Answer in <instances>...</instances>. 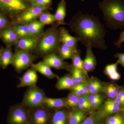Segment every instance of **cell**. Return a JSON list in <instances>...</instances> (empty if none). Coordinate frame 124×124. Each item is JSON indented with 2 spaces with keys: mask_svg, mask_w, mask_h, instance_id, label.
<instances>
[{
  "mask_svg": "<svg viewBox=\"0 0 124 124\" xmlns=\"http://www.w3.org/2000/svg\"><path fill=\"white\" fill-rule=\"evenodd\" d=\"M69 25L79 41L86 47L90 46L101 50L107 48L104 39L107 31L98 18L79 11L72 17Z\"/></svg>",
  "mask_w": 124,
  "mask_h": 124,
  "instance_id": "6da1fadb",
  "label": "cell"
},
{
  "mask_svg": "<svg viewBox=\"0 0 124 124\" xmlns=\"http://www.w3.org/2000/svg\"><path fill=\"white\" fill-rule=\"evenodd\" d=\"M99 7L108 28L115 30L124 28V0H103Z\"/></svg>",
  "mask_w": 124,
  "mask_h": 124,
  "instance_id": "7a4b0ae2",
  "label": "cell"
},
{
  "mask_svg": "<svg viewBox=\"0 0 124 124\" xmlns=\"http://www.w3.org/2000/svg\"><path fill=\"white\" fill-rule=\"evenodd\" d=\"M59 26L56 23L39 37L35 49L38 53L46 55L57 51L61 44Z\"/></svg>",
  "mask_w": 124,
  "mask_h": 124,
  "instance_id": "3957f363",
  "label": "cell"
},
{
  "mask_svg": "<svg viewBox=\"0 0 124 124\" xmlns=\"http://www.w3.org/2000/svg\"><path fill=\"white\" fill-rule=\"evenodd\" d=\"M46 97L43 90L38 86L29 87L24 94L23 106L31 108L41 106Z\"/></svg>",
  "mask_w": 124,
  "mask_h": 124,
  "instance_id": "277c9868",
  "label": "cell"
},
{
  "mask_svg": "<svg viewBox=\"0 0 124 124\" xmlns=\"http://www.w3.org/2000/svg\"><path fill=\"white\" fill-rule=\"evenodd\" d=\"M27 0H0V10L12 17H18L30 7Z\"/></svg>",
  "mask_w": 124,
  "mask_h": 124,
  "instance_id": "5b68a950",
  "label": "cell"
},
{
  "mask_svg": "<svg viewBox=\"0 0 124 124\" xmlns=\"http://www.w3.org/2000/svg\"><path fill=\"white\" fill-rule=\"evenodd\" d=\"M35 59V56L31 53L17 49L14 54L11 64L16 70L19 72L31 66Z\"/></svg>",
  "mask_w": 124,
  "mask_h": 124,
  "instance_id": "8992f818",
  "label": "cell"
},
{
  "mask_svg": "<svg viewBox=\"0 0 124 124\" xmlns=\"http://www.w3.org/2000/svg\"><path fill=\"white\" fill-rule=\"evenodd\" d=\"M8 122L9 124H31L29 112L23 106H14L9 111Z\"/></svg>",
  "mask_w": 124,
  "mask_h": 124,
  "instance_id": "52a82bcc",
  "label": "cell"
},
{
  "mask_svg": "<svg viewBox=\"0 0 124 124\" xmlns=\"http://www.w3.org/2000/svg\"><path fill=\"white\" fill-rule=\"evenodd\" d=\"M49 8L50 6H30L17 17L16 23L28 24Z\"/></svg>",
  "mask_w": 124,
  "mask_h": 124,
  "instance_id": "ba28073f",
  "label": "cell"
},
{
  "mask_svg": "<svg viewBox=\"0 0 124 124\" xmlns=\"http://www.w3.org/2000/svg\"><path fill=\"white\" fill-rule=\"evenodd\" d=\"M29 112L31 124H48L49 121V114L46 108L42 106L33 108Z\"/></svg>",
  "mask_w": 124,
  "mask_h": 124,
  "instance_id": "9c48e42d",
  "label": "cell"
},
{
  "mask_svg": "<svg viewBox=\"0 0 124 124\" xmlns=\"http://www.w3.org/2000/svg\"><path fill=\"white\" fill-rule=\"evenodd\" d=\"M98 111L104 118L122 111L119 104L115 99L108 98Z\"/></svg>",
  "mask_w": 124,
  "mask_h": 124,
  "instance_id": "30bf717a",
  "label": "cell"
},
{
  "mask_svg": "<svg viewBox=\"0 0 124 124\" xmlns=\"http://www.w3.org/2000/svg\"><path fill=\"white\" fill-rule=\"evenodd\" d=\"M42 62L50 68L56 69H66L69 70L71 65L63 61L55 53L45 55Z\"/></svg>",
  "mask_w": 124,
  "mask_h": 124,
  "instance_id": "8fae6325",
  "label": "cell"
},
{
  "mask_svg": "<svg viewBox=\"0 0 124 124\" xmlns=\"http://www.w3.org/2000/svg\"><path fill=\"white\" fill-rule=\"evenodd\" d=\"M19 80L20 82L18 85V88L35 86L38 81V76L36 71L31 68L24 73L22 77L19 78Z\"/></svg>",
  "mask_w": 124,
  "mask_h": 124,
  "instance_id": "7c38bea8",
  "label": "cell"
},
{
  "mask_svg": "<svg viewBox=\"0 0 124 124\" xmlns=\"http://www.w3.org/2000/svg\"><path fill=\"white\" fill-rule=\"evenodd\" d=\"M0 38L7 46L10 47L16 45L19 39L13 26L7 27L0 31Z\"/></svg>",
  "mask_w": 124,
  "mask_h": 124,
  "instance_id": "4fadbf2b",
  "label": "cell"
},
{
  "mask_svg": "<svg viewBox=\"0 0 124 124\" xmlns=\"http://www.w3.org/2000/svg\"><path fill=\"white\" fill-rule=\"evenodd\" d=\"M59 31L61 43L69 46L75 51L77 50L78 42L79 41L78 38L71 36L68 30L64 28H60Z\"/></svg>",
  "mask_w": 124,
  "mask_h": 124,
  "instance_id": "5bb4252c",
  "label": "cell"
},
{
  "mask_svg": "<svg viewBox=\"0 0 124 124\" xmlns=\"http://www.w3.org/2000/svg\"><path fill=\"white\" fill-rule=\"evenodd\" d=\"M39 37L30 36L19 39L16 45L17 49L31 53L35 49Z\"/></svg>",
  "mask_w": 124,
  "mask_h": 124,
  "instance_id": "9a60e30c",
  "label": "cell"
},
{
  "mask_svg": "<svg viewBox=\"0 0 124 124\" xmlns=\"http://www.w3.org/2000/svg\"><path fill=\"white\" fill-rule=\"evenodd\" d=\"M86 48V55L84 60H83V63L84 69L88 73L94 70L97 66V62L93 53V48L90 46H88Z\"/></svg>",
  "mask_w": 124,
  "mask_h": 124,
  "instance_id": "2e32d148",
  "label": "cell"
},
{
  "mask_svg": "<svg viewBox=\"0 0 124 124\" xmlns=\"http://www.w3.org/2000/svg\"><path fill=\"white\" fill-rule=\"evenodd\" d=\"M86 112L77 108L68 112V124H81L87 117Z\"/></svg>",
  "mask_w": 124,
  "mask_h": 124,
  "instance_id": "e0dca14e",
  "label": "cell"
},
{
  "mask_svg": "<svg viewBox=\"0 0 124 124\" xmlns=\"http://www.w3.org/2000/svg\"><path fill=\"white\" fill-rule=\"evenodd\" d=\"M31 66L36 71L41 73L49 79L59 78L58 76L54 73L53 71L51 70V68L42 61L36 64L32 63Z\"/></svg>",
  "mask_w": 124,
  "mask_h": 124,
  "instance_id": "ac0fdd59",
  "label": "cell"
},
{
  "mask_svg": "<svg viewBox=\"0 0 124 124\" xmlns=\"http://www.w3.org/2000/svg\"><path fill=\"white\" fill-rule=\"evenodd\" d=\"M69 71L71 73L73 86H76L81 82L87 81L89 79L88 74L81 70L76 69L71 65Z\"/></svg>",
  "mask_w": 124,
  "mask_h": 124,
  "instance_id": "d6986e66",
  "label": "cell"
},
{
  "mask_svg": "<svg viewBox=\"0 0 124 124\" xmlns=\"http://www.w3.org/2000/svg\"><path fill=\"white\" fill-rule=\"evenodd\" d=\"M87 84L89 94L103 93L104 83L97 78L92 76L89 78Z\"/></svg>",
  "mask_w": 124,
  "mask_h": 124,
  "instance_id": "ffe728a7",
  "label": "cell"
},
{
  "mask_svg": "<svg viewBox=\"0 0 124 124\" xmlns=\"http://www.w3.org/2000/svg\"><path fill=\"white\" fill-rule=\"evenodd\" d=\"M66 16V3L65 0H60L54 14L55 22L59 25L66 24L64 19Z\"/></svg>",
  "mask_w": 124,
  "mask_h": 124,
  "instance_id": "44dd1931",
  "label": "cell"
},
{
  "mask_svg": "<svg viewBox=\"0 0 124 124\" xmlns=\"http://www.w3.org/2000/svg\"><path fill=\"white\" fill-rule=\"evenodd\" d=\"M88 97L93 111L98 110L101 107L106 97L103 93L89 94Z\"/></svg>",
  "mask_w": 124,
  "mask_h": 124,
  "instance_id": "7402d4cb",
  "label": "cell"
},
{
  "mask_svg": "<svg viewBox=\"0 0 124 124\" xmlns=\"http://www.w3.org/2000/svg\"><path fill=\"white\" fill-rule=\"evenodd\" d=\"M68 112L62 109H57L53 113L51 124H68Z\"/></svg>",
  "mask_w": 124,
  "mask_h": 124,
  "instance_id": "603a6c76",
  "label": "cell"
},
{
  "mask_svg": "<svg viewBox=\"0 0 124 124\" xmlns=\"http://www.w3.org/2000/svg\"><path fill=\"white\" fill-rule=\"evenodd\" d=\"M43 105L46 107L51 108H60L66 107V98H53L46 97Z\"/></svg>",
  "mask_w": 124,
  "mask_h": 124,
  "instance_id": "cb8c5ba5",
  "label": "cell"
},
{
  "mask_svg": "<svg viewBox=\"0 0 124 124\" xmlns=\"http://www.w3.org/2000/svg\"><path fill=\"white\" fill-rule=\"evenodd\" d=\"M119 85L115 82H112L104 83V93L108 98L115 99L119 90Z\"/></svg>",
  "mask_w": 124,
  "mask_h": 124,
  "instance_id": "d4e9b609",
  "label": "cell"
},
{
  "mask_svg": "<svg viewBox=\"0 0 124 124\" xmlns=\"http://www.w3.org/2000/svg\"><path fill=\"white\" fill-rule=\"evenodd\" d=\"M14 54L10 46L2 49L0 58L1 66L3 69H5L11 64L13 58Z\"/></svg>",
  "mask_w": 124,
  "mask_h": 124,
  "instance_id": "484cf974",
  "label": "cell"
},
{
  "mask_svg": "<svg viewBox=\"0 0 124 124\" xmlns=\"http://www.w3.org/2000/svg\"><path fill=\"white\" fill-rule=\"evenodd\" d=\"M55 87L59 90H69L73 87L71 76L66 75L62 77L59 78Z\"/></svg>",
  "mask_w": 124,
  "mask_h": 124,
  "instance_id": "4316f807",
  "label": "cell"
},
{
  "mask_svg": "<svg viewBox=\"0 0 124 124\" xmlns=\"http://www.w3.org/2000/svg\"><path fill=\"white\" fill-rule=\"evenodd\" d=\"M31 36L39 37L44 32L45 25L42 24L39 20L32 21L28 23Z\"/></svg>",
  "mask_w": 124,
  "mask_h": 124,
  "instance_id": "83f0119b",
  "label": "cell"
},
{
  "mask_svg": "<svg viewBox=\"0 0 124 124\" xmlns=\"http://www.w3.org/2000/svg\"><path fill=\"white\" fill-rule=\"evenodd\" d=\"M105 118L98 110L92 112L81 124H104Z\"/></svg>",
  "mask_w": 124,
  "mask_h": 124,
  "instance_id": "f1b7e54d",
  "label": "cell"
},
{
  "mask_svg": "<svg viewBox=\"0 0 124 124\" xmlns=\"http://www.w3.org/2000/svg\"><path fill=\"white\" fill-rule=\"evenodd\" d=\"M77 50L75 51L69 46L62 43L59 47L57 51L60 57L62 60H64L70 59H71L74 53Z\"/></svg>",
  "mask_w": 124,
  "mask_h": 124,
  "instance_id": "f546056e",
  "label": "cell"
},
{
  "mask_svg": "<svg viewBox=\"0 0 124 124\" xmlns=\"http://www.w3.org/2000/svg\"><path fill=\"white\" fill-rule=\"evenodd\" d=\"M70 93L78 97L83 95H89V93L88 89L87 81L81 82L71 89Z\"/></svg>",
  "mask_w": 124,
  "mask_h": 124,
  "instance_id": "4dcf8cb0",
  "label": "cell"
},
{
  "mask_svg": "<svg viewBox=\"0 0 124 124\" xmlns=\"http://www.w3.org/2000/svg\"><path fill=\"white\" fill-rule=\"evenodd\" d=\"M88 95H83L79 97L78 103L76 108L85 111L86 112H93L89 100Z\"/></svg>",
  "mask_w": 124,
  "mask_h": 124,
  "instance_id": "1f68e13d",
  "label": "cell"
},
{
  "mask_svg": "<svg viewBox=\"0 0 124 124\" xmlns=\"http://www.w3.org/2000/svg\"><path fill=\"white\" fill-rule=\"evenodd\" d=\"M13 27L19 39L31 36L28 24L16 23Z\"/></svg>",
  "mask_w": 124,
  "mask_h": 124,
  "instance_id": "d6a6232c",
  "label": "cell"
},
{
  "mask_svg": "<svg viewBox=\"0 0 124 124\" xmlns=\"http://www.w3.org/2000/svg\"><path fill=\"white\" fill-rule=\"evenodd\" d=\"M104 124H124V113L120 111L105 117Z\"/></svg>",
  "mask_w": 124,
  "mask_h": 124,
  "instance_id": "836d02e7",
  "label": "cell"
},
{
  "mask_svg": "<svg viewBox=\"0 0 124 124\" xmlns=\"http://www.w3.org/2000/svg\"><path fill=\"white\" fill-rule=\"evenodd\" d=\"M39 21L43 25L53 24L55 22L54 15L52 14L49 11H44L39 17Z\"/></svg>",
  "mask_w": 124,
  "mask_h": 124,
  "instance_id": "e575fe53",
  "label": "cell"
},
{
  "mask_svg": "<svg viewBox=\"0 0 124 124\" xmlns=\"http://www.w3.org/2000/svg\"><path fill=\"white\" fill-rule=\"evenodd\" d=\"M81 51L78 49L77 51L74 53L73 57L71 58L72 60V65L76 69L81 70L85 73H88L85 71L83 67V60L81 59L80 56Z\"/></svg>",
  "mask_w": 124,
  "mask_h": 124,
  "instance_id": "d590c367",
  "label": "cell"
},
{
  "mask_svg": "<svg viewBox=\"0 0 124 124\" xmlns=\"http://www.w3.org/2000/svg\"><path fill=\"white\" fill-rule=\"evenodd\" d=\"M79 97L71 93H70L66 98V107L76 108L78 103Z\"/></svg>",
  "mask_w": 124,
  "mask_h": 124,
  "instance_id": "8d00e7d4",
  "label": "cell"
},
{
  "mask_svg": "<svg viewBox=\"0 0 124 124\" xmlns=\"http://www.w3.org/2000/svg\"><path fill=\"white\" fill-rule=\"evenodd\" d=\"M115 99L119 104L124 113V86H119L118 93Z\"/></svg>",
  "mask_w": 124,
  "mask_h": 124,
  "instance_id": "74e56055",
  "label": "cell"
},
{
  "mask_svg": "<svg viewBox=\"0 0 124 124\" xmlns=\"http://www.w3.org/2000/svg\"><path fill=\"white\" fill-rule=\"evenodd\" d=\"M118 64L119 63L117 62L115 63L107 65L104 68V74L108 76L111 74L117 71V67Z\"/></svg>",
  "mask_w": 124,
  "mask_h": 124,
  "instance_id": "f35d334b",
  "label": "cell"
},
{
  "mask_svg": "<svg viewBox=\"0 0 124 124\" xmlns=\"http://www.w3.org/2000/svg\"><path fill=\"white\" fill-rule=\"evenodd\" d=\"M52 0H35L30 4L31 6H50Z\"/></svg>",
  "mask_w": 124,
  "mask_h": 124,
  "instance_id": "ab89813d",
  "label": "cell"
},
{
  "mask_svg": "<svg viewBox=\"0 0 124 124\" xmlns=\"http://www.w3.org/2000/svg\"><path fill=\"white\" fill-rule=\"evenodd\" d=\"M8 21L4 15L0 13V31L7 27L8 26Z\"/></svg>",
  "mask_w": 124,
  "mask_h": 124,
  "instance_id": "60d3db41",
  "label": "cell"
},
{
  "mask_svg": "<svg viewBox=\"0 0 124 124\" xmlns=\"http://www.w3.org/2000/svg\"><path fill=\"white\" fill-rule=\"evenodd\" d=\"M115 57L117 58V62L119 64L124 67V53H117L115 55Z\"/></svg>",
  "mask_w": 124,
  "mask_h": 124,
  "instance_id": "b9f144b4",
  "label": "cell"
},
{
  "mask_svg": "<svg viewBox=\"0 0 124 124\" xmlns=\"http://www.w3.org/2000/svg\"><path fill=\"white\" fill-rule=\"evenodd\" d=\"M124 42V31L121 32L120 34L118 40L115 43L114 45L118 48H120L122 43Z\"/></svg>",
  "mask_w": 124,
  "mask_h": 124,
  "instance_id": "7bdbcfd3",
  "label": "cell"
},
{
  "mask_svg": "<svg viewBox=\"0 0 124 124\" xmlns=\"http://www.w3.org/2000/svg\"><path fill=\"white\" fill-rule=\"evenodd\" d=\"M108 77L111 80L113 81L118 80L121 78L120 74L117 71L111 74Z\"/></svg>",
  "mask_w": 124,
  "mask_h": 124,
  "instance_id": "ee69618b",
  "label": "cell"
},
{
  "mask_svg": "<svg viewBox=\"0 0 124 124\" xmlns=\"http://www.w3.org/2000/svg\"><path fill=\"white\" fill-rule=\"evenodd\" d=\"M35 0H27V1H28L29 3L31 4L32 2H33V1H35Z\"/></svg>",
  "mask_w": 124,
  "mask_h": 124,
  "instance_id": "f6af8a7d",
  "label": "cell"
},
{
  "mask_svg": "<svg viewBox=\"0 0 124 124\" xmlns=\"http://www.w3.org/2000/svg\"><path fill=\"white\" fill-rule=\"evenodd\" d=\"M1 51H2V49H0V66H1L0 64V58L1 55Z\"/></svg>",
  "mask_w": 124,
  "mask_h": 124,
  "instance_id": "bcb514c9",
  "label": "cell"
},
{
  "mask_svg": "<svg viewBox=\"0 0 124 124\" xmlns=\"http://www.w3.org/2000/svg\"><path fill=\"white\" fill-rule=\"evenodd\" d=\"M82 0V1H84V0Z\"/></svg>",
  "mask_w": 124,
  "mask_h": 124,
  "instance_id": "7dc6e473",
  "label": "cell"
},
{
  "mask_svg": "<svg viewBox=\"0 0 124 124\" xmlns=\"http://www.w3.org/2000/svg\"></svg>",
  "mask_w": 124,
  "mask_h": 124,
  "instance_id": "c3c4849f",
  "label": "cell"
}]
</instances>
